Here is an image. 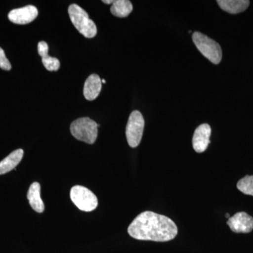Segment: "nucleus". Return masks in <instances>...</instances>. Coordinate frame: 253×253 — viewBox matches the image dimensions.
Returning a JSON list of instances; mask_svg holds the SVG:
<instances>
[{
  "label": "nucleus",
  "mask_w": 253,
  "mask_h": 253,
  "mask_svg": "<svg viewBox=\"0 0 253 253\" xmlns=\"http://www.w3.org/2000/svg\"><path fill=\"white\" fill-rule=\"evenodd\" d=\"M127 231L131 237L136 240L167 242L176 237L178 229L169 217L145 211L133 220Z\"/></svg>",
  "instance_id": "1"
},
{
  "label": "nucleus",
  "mask_w": 253,
  "mask_h": 253,
  "mask_svg": "<svg viewBox=\"0 0 253 253\" xmlns=\"http://www.w3.org/2000/svg\"><path fill=\"white\" fill-rule=\"evenodd\" d=\"M68 14L71 22L83 36L86 38H92L96 36V24L81 6L76 4H71L68 8Z\"/></svg>",
  "instance_id": "2"
},
{
  "label": "nucleus",
  "mask_w": 253,
  "mask_h": 253,
  "mask_svg": "<svg viewBox=\"0 0 253 253\" xmlns=\"http://www.w3.org/2000/svg\"><path fill=\"white\" fill-rule=\"evenodd\" d=\"M98 126L99 125L89 118H78L71 123V132L78 140L93 144L97 138Z\"/></svg>",
  "instance_id": "3"
},
{
  "label": "nucleus",
  "mask_w": 253,
  "mask_h": 253,
  "mask_svg": "<svg viewBox=\"0 0 253 253\" xmlns=\"http://www.w3.org/2000/svg\"><path fill=\"white\" fill-rule=\"evenodd\" d=\"M192 39L195 45L205 57L214 64L221 62L222 51L217 42L199 32H195Z\"/></svg>",
  "instance_id": "4"
},
{
  "label": "nucleus",
  "mask_w": 253,
  "mask_h": 253,
  "mask_svg": "<svg viewBox=\"0 0 253 253\" xmlns=\"http://www.w3.org/2000/svg\"><path fill=\"white\" fill-rule=\"evenodd\" d=\"M70 196L73 204L82 211L91 212L97 208V198L92 191L84 186H73Z\"/></svg>",
  "instance_id": "5"
},
{
  "label": "nucleus",
  "mask_w": 253,
  "mask_h": 253,
  "mask_svg": "<svg viewBox=\"0 0 253 253\" xmlns=\"http://www.w3.org/2000/svg\"><path fill=\"white\" fill-rule=\"evenodd\" d=\"M144 124V117L139 111H134L131 113L126 126V140L130 147H137L140 144Z\"/></svg>",
  "instance_id": "6"
},
{
  "label": "nucleus",
  "mask_w": 253,
  "mask_h": 253,
  "mask_svg": "<svg viewBox=\"0 0 253 253\" xmlns=\"http://www.w3.org/2000/svg\"><path fill=\"white\" fill-rule=\"evenodd\" d=\"M227 224L234 232L247 234L253 230V217L245 212H238L229 218Z\"/></svg>",
  "instance_id": "7"
},
{
  "label": "nucleus",
  "mask_w": 253,
  "mask_h": 253,
  "mask_svg": "<svg viewBox=\"0 0 253 253\" xmlns=\"http://www.w3.org/2000/svg\"><path fill=\"white\" fill-rule=\"evenodd\" d=\"M38 16V10L33 5H28L10 11L8 18L11 22L18 25L28 24L33 22Z\"/></svg>",
  "instance_id": "8"
},
{
  "label": "nucleus",
  "mask_w": 253,
  "mask_h": 253,
  "mask_svg": "<svg viewBox=\"0 0 253 253\" xmlns=\"http://www.w3.org/2000/svg\"><path fill=\"white\" fill-rule=\"evenodd\" d=\"M211 126L206 123L196 128L192 139L193 147L196 152L203 153L207 149L208 145L211 143Z\"/></svg>",
  "instance_id": "9"
},
{
  "label": "nucleus",
  "mask_w": 253,
  "mask_h": 253,
  "mask_svg": "<svg viewBox=\"0 0 253 253\" xmlns=\"http://www.w3.org/2000/svg\"><path fill=\"white\" fill-rule=\"evenodd\" d=\"M102 83L101 78L96 74H92L88 77L84 83V97L88 101H93L99 96L101 90Z\"/></svg>",
  "instance_id": "10"
},
{
  "label": "nucleus",
  "mask_w": 253,
  "mask_h": 253,
  "mask_svg": "<svg viewBox=\"0 0 253 253\" xmlns=\"http://www.w3.org/2000/svg\"><path fill=\"white\" fill-rule=\"evenodd\" d=\"M27 198L31 208L37 212L42 213L44 211V204L41 196V184L33 182L30 186Z\"/></svg>",
  "instance_id": "11"
},
{
  "label": "nucleus",
  "mask_w": 253,
  "mask_h": 253,
  "mask_svg": "<svg viewBox=\"0 0 253 253\" xmlns=\"http://www.w3.org/2000/svg\"><path fill=\"white\" fill-rule=\"evenodd\" d=\"M38 54L42 57V61L46 69L49 71H57L60 68V61L56 58L48 54L49 46L45 42H40L38 45Z\"/></svg>",
  "instance_id": "12"
},
{
  "label": "nucleus",
  "mask_w": 253,
  "mask_h": 253,
  "mask_svg": "<svg viewBox=\"0 0 253 253\" xmlns=\"http://www.w3.org/2000/svg\"><path fill=\"white\" fill-rule=\"evenodd\" d=\"M23 157V150L17 149L13 151L7 157L0 162V175L6 174L14 169L19 164Z\"/></svg>",
  "instance_id": "13"
},
{
  "label": "nucleus",
  "mask_w": 253,
  "mask_h": 253,
  "mask_svg": "<svg viewBox=\"0 0 253 253\" xmlns=\"http://www.w3.org/2000/svg\"><path fill=\"white\" fill-rule=\"evenodd\" d=\"M217 2L221 9L232 14L243 12L250 5L248 0H218Z\"/></svg>",
  "instance_id": "14"
},
{
  "label": "nucleus",
  "mask_w": 253,
  "mask_h": 253,
  "mask_svg": "<svg viewBox=\"0 0 253 253\" xmlns=\"http://www.w3.org/2000/svg\"><path fill=\"white\" fill-rule=\"evenodd\" d=\"M133 6L130 1L128 0H116L113 1L111 7V12L115 16L125 18L129 16L132 11Z\"/></svg>",
  "instance_id": "15"
},
{
  "label": "nucleus",
  "mask_w": 253,
  "mask_h": 253,
  "mask_svg": "<svg viewBox=\"0 0 253 253\" xmlns=\"http://www.w3.org/2000/svg\"><path fill=\"white\" fill-rule=\"evenodd\" d=\"M237 188L244 194L253 196V176H246L240 179Z\"/></svg>",
  "instance_id": "16"
},
{
  "label": "nucleus",
  "mask_w": 253,
  "mask_h": 253,
  "mask_svg": "<svg viewBox=\"0 0 253 253\" xmlns=\"http://www.w3.org/2000/svg\"><path fill=\"white\" fill-rule=\"evenodd\" d=\"M0 68L4 71H10L11 69V63L6 57L4 50L1 47H0Z\"/></svg>",
  "instance_id": "17"
},
{
  "label": "nucleus",
  "mask_w": 253,
  "mask_h": 253,
  "mask_svg": "<svg viewBox=\"0 0 253 253\" xmlns=\"http://www.w3.org/2000/svg\"><path fill=\"white\" fill-rule=\"evenodd\" d=\"M103 1V2H104L105 4H113V0H111V1Z\"/></svg>",
  "instance_id": "18"
},
{
  "label": "nucleus",
  "mask_w": 253,
  "mask_h": 253,
  "mask_svg": "<svg viewBox=\"0 0 253 253\" xmlns=\"http://www.w3.org/2000/svg\"><path fill=\"white\" fill-rule=\"evenodd\" d=\"M101 83H104V84H105V83H106V81H105L104 79L101 80Z\"/></svg>",
  "instance_id": "19"
},
{
  "label": "nucleus",
  "mask_w": 253,
  "mask_h": 253,
  "mask_svg": "<svg viewBox=\"0 0 253 253\" xmlns=\"http://www.w3.org/2000/svg\"><path fill=\"white\" fill-rule=\"evenodd\" d=\"M226 217L227 218H230V216H229V214H226Z\"/></svg>",
  "instance_id": "20"
}]
</instances>
